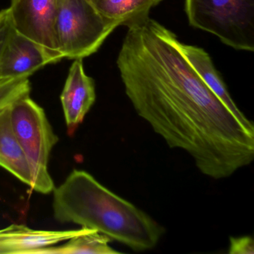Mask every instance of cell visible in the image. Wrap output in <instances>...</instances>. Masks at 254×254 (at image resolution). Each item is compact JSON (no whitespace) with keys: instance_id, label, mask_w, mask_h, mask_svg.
I'll list each match as a JSON object with an SVG mask.
<instances>
[{"instance_id":"obj_1","label":"cell","mask_w":254,"mask_h":254,"mask_svg":"<svg viewBox=\"0 0 254 254\" xmlns=\"http://www.w3.org/2000/svg\"><path fill=\"white\" fill-rule=\"evenodd\" d=\"M126 26L117 64L136 114L205 176L224 179L249 166L254 133L200 79L176 35L149 17Z\"/></svg>"},{"instance_id":"obj_2","label":"cell","mask_w":254,"mask_h":254,"mask_svg":"<svg viewBox=\"0 0 254 254\" xmlns=\"http://www.w3.org/2000/svg\"><path fill=\"white\" fill-rule=\"evenodd\" d=\"M53 191L56 220L93 229L133 251L154 249L164 233L148 214L85 171H72Z\"/></svg>"},{"instance_id":"obj_3","label":"cell","mask_w":254,"mask_h":254,"mask_svg":"<svg viewBox=\"0 0 254 254\" xmlns=\"http://www.w3.org/2000/svg\"><path fill=\"white\" fill-rule=\"evenodd\" d=\"M10 114L13 130L32 172V190L42 194L52 192L55 185L49 172V159L59 138L44 109L26 96L10 105Z\"/></svg>"},{"instance_id":"obj_4","label":"cell","mask_w":254,"mask_h":254,"mask_svg":"<svg viewBox=\"0 0 254 254\" xmlns=\"http://www.w3.org/2000/svg\"><path fill=\"white\" fill-rule=\"evenodd\" d=\"M189 23L235 50L254 51V0H185Z\"/></svg>"},{"instance_id":"obj_5","label":"cell","mask_w":254,"mask_h":254,"mask_svg":"<svg viewBox=\"0 0 254 254\" xmlns=\"http://www.w3.org/2000/svg\"><path fill=\"white\" fill-rule=\"evenodd\" d=\"M118 26L117 22L103 17L89 0H59L56 35L63 59L91 56Z\"/></svg>"},{"instance_id":"obj_6","label":"cell","mask_w":254,"mask_h":254,"mask_svg":"<svg viewBox=\"0 0 254 254\" xmlns=\"http://www.w3.org/2000/svg\"><path fill=\"white\" fill-rule=\"evenodd\" d=\"M59 0H11L13 29L38 44L50 64L63 59L56 35Z\"/></svg>"},{"instance_id":"obj_7","label":"cell","mask_w":254,"mask_h":254,"mask_svg":"<svg viewBox=\"0 0 254 254\" xmlns=\"http://www.w3.org/2000/svg\"><path fill=\"white\" fill-rule=\"evenodd\" d=\"M96 89L92 78L84 72L82 59L71 65L61 95L68 133L73 135L96 101Z\"/></svg>"},{"instance_id":"obj_8","label":"cell","mask_w":254,"mask_h":254,"mask_svg":"<svg viewBox=\"0 0 254 254\" xmlns=\"http://www.w3.org/2000/svg\"><path fill=\"white\" fill-rule=\"evenodd\" d=\"M47 64L42 49L13 29L0 58V81L29 78Z\"/></svg>"},{"instance_id":"obj_9","label":"cell","mask_w":254,"mask_h":254,"mask_svg":"<svg viewBox=\"0 0 254 254\" xmlns=\"http://www.w3.org/2000/svg\"><path fill=\"white\" fill-rule=\"evenodd\" d=\"M87 229L37 230L23 224H11L0 230V254H37L42 248L66 242Z\"/></svg>"},{"instance_id":"obj_10","label":"cell","mask_w":254,"mask_h":254,"mask_svg":"<svg viewBox=\"0 0 254 254\" xmlns=\"http://www.w3.org/2000/svg\"><path fill=\"white\" fill-rule=\"evenodd\" d=\"M181 50L187 60L206 87L230 110L238 121L248 131L254 133L252 121L248 120L235 103L221 77L215 69L209 55L199 47L181 43Z\"/></svg>"},{"instance_id":"obj_11","label":"cell","mask_w":254,"mask_h":254,"mask_svg":"<svg viewBox=\"0 0 254 254\" xmlns=\"http://www.w3.org/2000/svg\"><path fill=\"white\" fill-rule=\"evenodd\" d=\"M10 105L0 110V166L32 188V172L11 126Z\"/></svg>"},{"instance_id":"obj_12","label":"cell","mask_w":254,"mask_h":254,"mask_svg":"<svg viewBox=\"0 0 254 254\" xmlns=\"http://www.w3.org/2000/svg\"><path fill=\"white\" fill-rule=\"evenodd\" d=\"M103 17L127 26L148 17L150 10L163 0H89Z\"/></svg>"},{"instance_id":"obj_13","label":"cell","mask_w":254,"mask_h":254,"mask_svg":"<svg viewBox=\"0 0 254 254\" xmlns=\"http://www.w3.org/2000/svg\"><path fill=\"white\" fill-rule=\"evenodd\" d=\"M111 239L108 236L87 228L85 231L66 241V243L59 247H47L42 248L37 254H121L116 251L109 243Z\"/></svg>"},{"instance_id":"obj_14","label":"cell","mask_w":254,"mask_h":254,"mask_svg":"<svg viewBox=\"0 0 254 254\" xmlns=\"http://www.w3.org/2000/svg\"><path fill=\"white\" fill-rule=\"evenodd\" d=\"M31 84L29 78H15L0 81V110L23 96H29Z\"/></svg>"},{"instance_id":"obj_15","label":"cell","mask_w":254,"mask_h":254,"mask_svg":"<svg viewBox=\"0 0 254 254\" xmlns=\"http://www.w3.org/2000/svg\"><path fill=\"white\" fill-rule=\"evenodd\" d=\"M227 253L230 254H254V239L248 236L230 237Z\"/></svg>"},{"instance_id":"obj_16","label":"cell","mask_w":254,"mask_h":254,"mask_svg":"<svg viewBox=\"0 0 254 254\" xmlns=\"http://www.w3.org/2000/svg\"><path fill=\"white\" fill-rule=\"evenodd\" d=\"M13 30L12 23L9 9L5 8L0 11V58L5 44Z\"/></svg>"}]
</instances>
